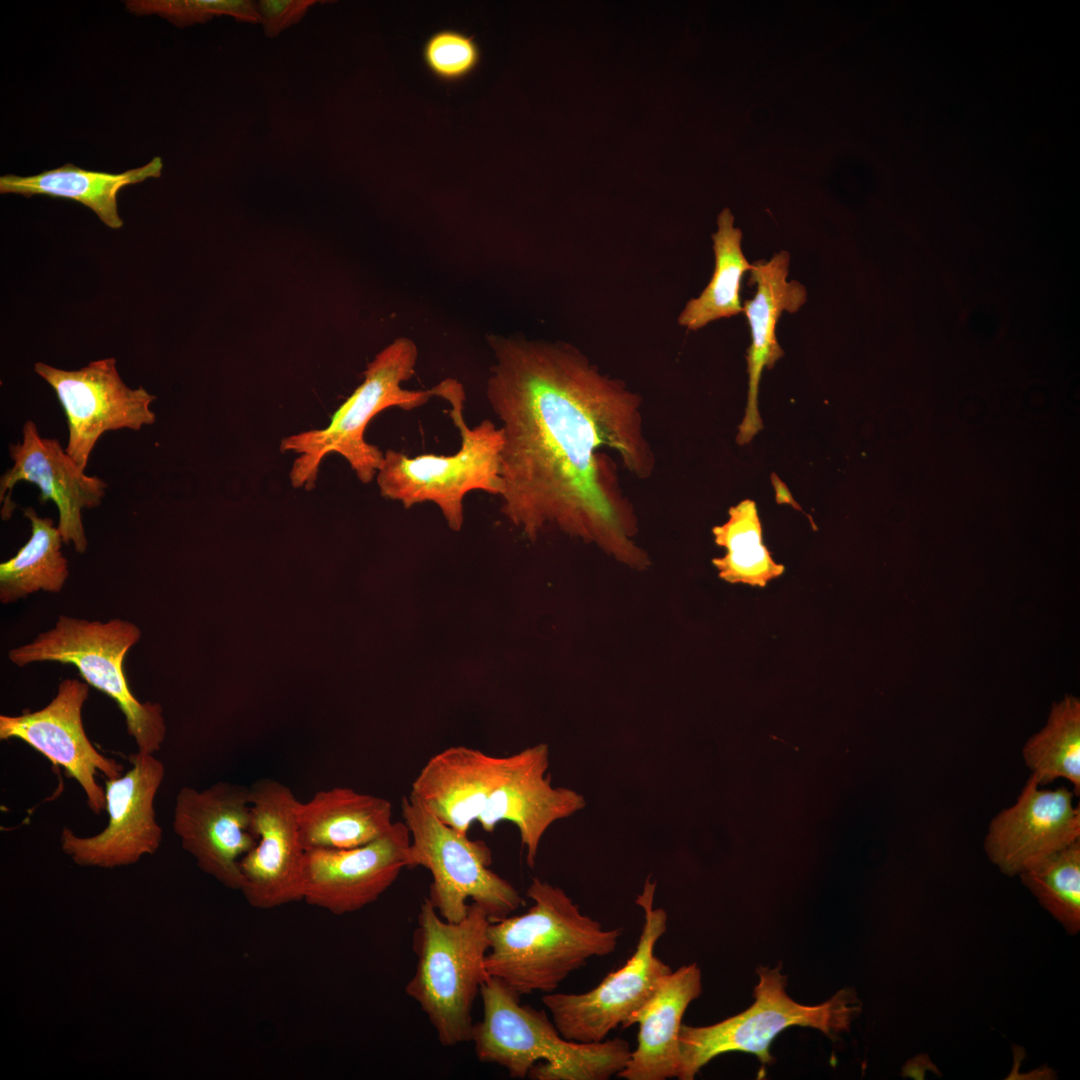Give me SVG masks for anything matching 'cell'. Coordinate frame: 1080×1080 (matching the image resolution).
Returning a JSON list of instances; mask_svg holds the SVG:
<instances>
[{"label": "cell", "mask_w": 1080, "mask_h": 1080, "mask_svg": "<svg viewBox=\"0 0 1080 1080\" xmlns=\"http://www.w3.org/2000/svg\"><path fill=\"white\" fill-rule=\"evenodd\" d=\"M34 371L54 390L67 418L66 452L85 470L98 439L107 431H139L156 420L150 409L156 397L144 387H128L116 359L90 362L78 370H63L43 362Z\"/></svg>", "instance_id": "13"}, {"label": "cell", "mask_w": 1080, "mask_h": 1080, "mask_svg": "<svg viewBox=\"0 0 1080 1080\" xmlns=\"http://www.w3.org/2000/svg\"><path fill=\"white\" fill-rule=\"evenodd\" d=\"M790 255L781 251L768 261L751 264L749 284L756 293L743 305L749 323L751 344L747 350L748 394L745 414L738 426L736 442L749 443L763 429L758 411V390L764 368L771 369L784 355L776 337L781 314L797 312L807 300V291L798 281H787Z\"/></svg>", "instance_id": "20"}, {"label": "cell", "mask_w": 1080, "mask_h": 1080, "mask_svg": "<svg viewBox=\"0 0 1080 1080\" xmlns=\"http://www.w3.org/2000/svg\"><path fill=\"white\" fill-rule=\"evenodd\" d=\"M255 846L241 859V893L257 909L303 900L306 850L298 819L299 800L285 784L260 778L250 786Z\"/></svg>", "instance_id": "14"}, {"label": "cell", "mask_w": 1080, "mask_h": 1080, "mask_svg": "<svg viewBox=\"0 0 1080 1080\" xmlns=\"http://www.w3.org/2000/svg\"><path fill=\"white\" fill-rule=\"evenodd\" d=\"M490 919L476 903L465 918H442L427 897L413 933L417 964L405 987L432 1024L443 1046L471 1040L472 1009L483 983L490 977L485 964Z\"/></svg>", "instance_id": "5"}, {"label": "cell", "mask_w": 1080, "mask_h": 1080, "mask_svg": "<svg viewBox=\"0 0 1080 1080\" xmlns=\"http://www.w3.org/2000/svg\"><path fill=\"white\" fill-rule=\"evenodd\" d=\"M417 358L414 341L397 338L368 364L363 382L334 412L327 427L281 441L282 452L299 455L290 471L293 487L312 489L322 459L331 452L343 456L362 483H369L376 476L384 453L365 441L368 423L387 408L412 410L438 394L437 386L429 390H408L401 386L414 375Z\"/></svg>", "instance_id": "6"}, {"label": "cell", "mask_w": 1080, "mask_h": 1080, "mask_svg": "<svg viewBox=\"0 0 1080 1080\" xmlns=\"http://www.w3.org/2000/svg\"><path fill=\"white\" fill-rule=\"evenodd\" d=\"M780 971L781 965L757 969L755 1001L745 1011L709 1026L681 1025L678 1079H694L708 1062L728 1052L750 1053L762 1065L770 1064L773 1039L792 1026L818 1029L830 1038L850 1029L861 1011L853 989H841L822 1004L803 1005L788 996L787 977Z\"/></svg>", "instance_id": "8"}, {"label": "cell", "mask_w": 1080, "mask_h": 1080, "mask_svg": "<svg viewBox=\"0 0 1080 1080\" xmlns=\"http://www.w3.org/2000/svg\"><path fill=\"white\" fill-rule=\"evenodd\" d=\"M89 687L84 681L66 678L42 709L17 716L0 715V739H20L61 766L81 786L89 809L100 814L106 809V800L96 774L100 771L106 779L117 778L123 774V766L101 754L86 735L82 709Z\"/></svg>", "instance_id": "16"}, {"label": "cell", "mask_w": 1080, "mask_h": 1080, "mask_svg": "<svg viewBox=\"0 0 1080 1080\" xmlns=\"http://www.w3.org/2000/svg\"><path fill=\"white\" fill-rule=\"evenodd\" d=\"M1019 876L1068 934L1080 931V840L1042 859Z\"/></svg>", "instance_id": "28"}, {"label": "cell", "mask_w": 1080, "mask_h": 1080, "mask_svg": "<svg viewBox=\"0 0 1080 1080\" xmlns=\"http://www.w3.org/2000/svg\"><path fill=\"white\" fill-rule=\"evenodd\" d=\"M655 889L656 883L648 876L636 897L644 924L634 953L622 967L585 993H547L542 997L565 1039L580 1043L604 1041L614 1029L624 1027L672 972L655 954L668 919L666 911L654 905Z\"/></svg>", "instance_id": "11"}, {"label": "cell", "mask_w": 1080, "mask_h": 1080, "mask_svg": "<svg viewBox=\"0 0 1080 1080\" xmlns=\"http://www.w3.org/2000/svg\"><path fill=\"white\" fill-rule=\"evenodd\" d=\"M1073 790L1040 789L1031 775L1016 802L990 822L984 841L990 861L1007 876L1080 840V808Z\"/></svg>", "instance_id": "19"}, {"label": "cell", "mask_w": 1080, "mask_h": 1080, "mask_svg": "<svg viewBox=\"0 0 1080 1080\" xmlns=\"http://www.w3.org/2000/svg\"><path fill=\"white\" fill-rule=\"evenodd\" d=\"M136 14H158L178 27L203 23L214 16L229 15L238 21L258 23L257 2L250 0H133L126 1Z\"/></svg>", "instance_id": "30"}, {"label": "cell", "mask_w": 1080, "mask_h": 1080, "mask_svg": "<svg viewBox=\"0 0 1080 1080\" xmlns=\"http://www.w3.org/2000/svg\"><path fill=\"white\" fill-rule=\"evenodd\" d=\"M488 344L495 362L486 396L503 435L502 512L532 540L553 525L629 567H648L634 541V508L601 452L616 453L638 479L652 475L641 398L570 344L501 335Z\"/></svg>", "instance_id": "1"}, {"label": "cell", "mask_w": 1080, "mask_h": 1080, "mask_svg": "<svg viewBox=\"0 0 1080 1080\" xmlns=\"http://www.w3.org/2000/svg\"><path fill=\"white\" fill-rule=\"evenodd\" d=\"M316 0H260L257 2L260 23L267 37H275L299 22Z\"/></svg>", "instance_id": "31"}, {"label": "cell", "mask_w": 1080, "mask_h": 1080, "mask_svg": "<svg viewBox=\"0 0 1080 1080\" xmlns=\"http://www.w3.org/2000/svg\"><path fill=\"white\" fill-rule=\"evenodd\" d=\"M521 915L490 921L486 969L518 995L551 993L593 957L616 950L622 929L584 915L559 887L533 878Z\"/></svg>", "instance_id": "3"}, {"label": "cell", "mask_w": 1080, "mask_h": 1080, "mask_svg": "<svg viewBox=\"0 0 1080 1080\" xmlns=\"http://www.w3.org/2000/svg\"><path fill=\"white\" fill-rule=\"evenodd\" d=\"M401 808L411 836L408 868L421 866L431 873L427 899L442 918L450 922L465 918L468 900L491 921L524 905L516 888L490 869L492 853L484 841L471 840L444 824L410 794L402 798Z\"/></svg>", "instance_id": "10"}, {"label": "cell", "mask_w": 1080, "mask_h": 1080, "mask_svg": "<svg viewBox=\"0 0 1080 1080\" xmlns=\"http://www.w3.org/2000/svg\"><path fill=\"white\" fill-rule=\"evenodd\" d=\"M162 168L159 156L141 167L121 173L91 171L66 163L32 176L2 175L0 193L74 200L90 208L106 226L119 229L124 224L118 214L119 191L127 185L160 177Z\"/></svg>", "instance_id": "23"}, {"label": "cell", "mask_w": 1080, "mask_h": 1080, "mask_svg": "<svg viewBox=\"0 0 1080 1080\" xmlns=\"http://www.w3.org/2000/svg\"><path fill=\"white\" fill-rule=\"evenodd\" d=\"M1022 755L1039 785L1063 778L1080 793V702L1066 696L1054 703L1046 725L1027 740Z\"/></svg>", "instance_id": "27"}, {"label": "cell", "mask_w": 1080, "mask_h": 1080, "mask_svg": "<svg viewBox=\"0 0 1080 1080\" xmlns=\"http://www.w3.org/2000/svg\"><path fill=\"white\" fill-rule=\"evenodd\" d=\"M9 453L13 466L0 479L2 519L8 520L16 508L12 500L16 483H33L40 489L41 504L52 500L57 506V528L64 544L72 543L76 552L85 553L88 541L81 513L101 504L107 484L87 475L57 439L41 437L31 420L25 422L22 440L10 445Z\"/></svg>", "instance_id": "18"}, {"label": "cell", "mask_w": 1080, "mask_h": 1080, "mask_svg": "<svg viewBox=\"0 0 1080 1080\" xmlns=\"http://www.w3.org/2000/svg\"><path fill=\"white\" fill-rule=\"evenodd\" d=\"M548 767L549 748L544 743L508 756L452 746L425 763L410 795L463 835L475 822L489 833L502 821L513 823L526 849V862L533 868L547 829L586 805L578 792L554 786Z\"/></svg>", "instance_id": "2"}, {"label": "cell", "mask_w": 1080, "mask_h": 1080, "mask_svg": "<svg viewBox=\"0 0 1080 1080\" xmlns=\"http://www.w3.org/2000/svg\"><path fill=\"white\" fill-rule=\"evenodd\" d=\"M129 761L127 772L105 778L106 827L90 837L62 829L61 849L75 864L112 869L132 865L159 849L163 833L154 800L164 780V764L154 754L140 751L131 754Z\"/></svg>", "instance_id": "12"}, {"label": "cell", "mask_w": 1080, "mask_h": 1080, "mask_svg": "<svg viewBox=\"0 0 1080 1080\" xmlns=\"http://www.w3.org/2000/svg\"><path fill=\"white\" fill-rule=\"evenodd\" d=\"M715 543L725 548L722 557L714 558L713 565L721 579L729 583H743L765 587L784 572L763 543V530L756 503L745 499L728 510V519L712 528Z\"/></svg>", "instance_id": "26"}, {"label": "cell", "mask_w": 1080, "mask_h": 1080, "mask_svg": "<svg viewBox=\"0 0 1080 1080\" xmlns=\"http://www.w3.org/2000/svg\"><path fill=\"white\" fill-rule=\"evenodd\" d=\"M172 828L198 867L232 890H241V859L255 846L250 787L217 782L203 790L182 787Z\"/></svg>", "instance_id": "15"}, {"label": "cell", "mask_w": 1080, "mask_h": 1080, "mask_svg": "<svg viewBox=\"0 0 1080 1080\" xmlns=\"http://www.w3.org/2000/svg\"><path fill=\"white\" fill-rule=\"evenodd\" d=\"M772 483L776 492V501L778 502V504H790L796 509L801 510L800 506L796 504V501L792 497L787 486L778 477H776L775 474H772Z\"/></svg>", "instance_id": "32"}, {"label": "cell", "mask_w": 1080, "mask_h": 1080, "mask_svg": "<svg viewBox=\"0 0 1080 1080\" xmlns=\"http://www.w3.org/2000/svg\"><path fill=\"white\" fill-rule=\"evenodd\" d=\"M438 386V397L446 400L461 445L452 455L421 454L413 458L388 449L376 474L380 494L400 501L405 508L433 502L448 526L458 531L464 521L463 501L474 490L499 496L503 435L500 427L485 419L469 428L463 416L465 393L454 379Z\"/></svg>", "instance_id": "7"}, {"label": "cell", "mask_w": 1080, "mask_h": 1080, "mask_svg": "<svg viewBox=\"0 0 1080 1080\" xmlns=\"http://www.w3.org/2000/svg\"><path fill=\"white\" fill-rule=\"evenodd\" d=\"M729 209L718 216V230L712 235L715 268L712 278L699 297L687 302L678 318L680 325L698 330L709 322L743 312L740 299L741 279L751 264L741 247L742 232L735 228Z\"/></svg>", "instance_id": "25"}, {"label": "cell", "mask_w": 1080, "mask_h": 1080, "mask_svg": "<svg viewBox=\"0 0 1080 1080\" xmlns=\"http://www.w3.org/2000/svg\"><path fill=\"white\" fill-rule=\"evenodd\" d=\"M410 832L404 822L375 840L348 849L307 850L303 900L335 915L375 902L408 868Z\"/></svg>", "instance_id": "17"}, {"label": "cell", "mask_w": 1080, "mask_h": 1080, "mask_svg": "<svg viewBox=\"0 0 1080 1080\" xmlns=\"http://www.w3.org/2000/svg\"><path fill=\"white\" fill-rule=\"evenodd\" d=\"M422 58L426 69L437 81L454 84L466 80L477 70L482 52L473 35L441 29L425 40Z\"/></svg>", "instance_id": "29"}, {"label": "cell", "mask_w": 1080, "mask_h": 1080, "mask_svg": "<svg viewBox=\"0 0 1080 1080\" xmlns=\"http://www.w3.org/2000/svg\"><path fill=\"white\" fill-rule=\"evenodd\" d=\"M140 638V628L127 620L101 622L61 615L53 628L11 649L8 658L20 667L34 662L75 666L86 683L118 705L138 751L154 754L166 736L163 709L158 703L140 702L123 669L128 650Z\"/></svg>", "instance_id": "9"}, {"label": "cell", "mask_w": 1080, "mask_h": 1080, "mask_svg": "<svg viewBox=\"0 0 1080 1080\" xmlns=\"http://www.w3.org/2000/svg\"><path fill=\"white\" fill-rule=\"evenodd\" d=\"M297 819L306 851L362 846L383 835L394 823L389 800L341 786L299 801Z\"/></svg>", "instance_id": "22"}, {"label": "cell", "mask_w": 1080, "mask_h": 1080, "mask_svg": "<svg viewBox=\"0 0 1080 1080\" xmlns=\"http://www.w3.org/2000/svg\"><path fill=\"white\" fill-rule=\"evenodd\" d=\"M31 523L29 540L15 556L0 564V602L9 604L40 590L58 593L68 576L63 556L62 536L48 517H39L32 507L23 509Z\"/></svg>", "instance_id": "24"}, {"label": "cell", "mask_w": 1080, "mask_h": 1080, "mask_svg": "<svg viewBox=\"0 0 1080 1080\" xmlns=\"http://www.w3.org/2000/svg\"><path fill=\"white\" fill-rule=\"evenodd\" d=\"M483 1018L474 1023L476 1057L503 1067L513 1079L607 1080L625 1067L631 1049L622 1038L595 1043L565 1039L543 1010L520 1002L503 981L481 986Z\"/></svg>", "instance_id": "4"}, {"label": "cell", "mask_w": 1080, "mask_h": 1080, "mask_svg": "<svg viewBox=\"0 0 1080 1080\" xmlns=\"http://www.w3.org/2000/svg\"><path fill=\"white\" fill-rule=\"evenodd\" d=\"M701 991V971L696 963L681 966L663 980L623 1027L638 1024L639 1030L636 1048L617 1076L626 1080L677 1078L682 1018Z\"/></svg>", "instance_id": "21"}]
</instances>
